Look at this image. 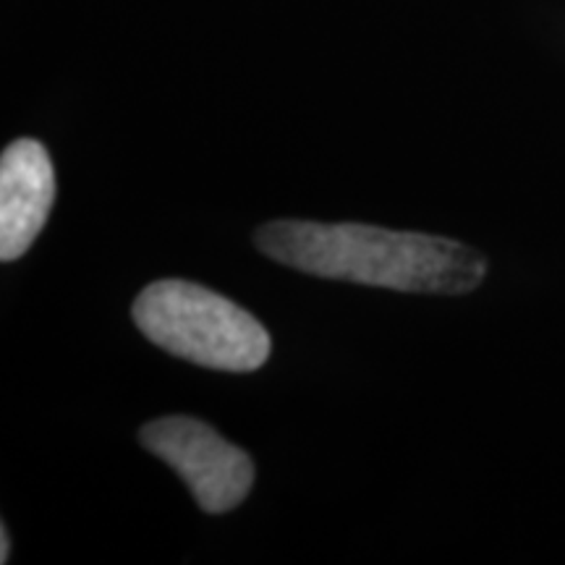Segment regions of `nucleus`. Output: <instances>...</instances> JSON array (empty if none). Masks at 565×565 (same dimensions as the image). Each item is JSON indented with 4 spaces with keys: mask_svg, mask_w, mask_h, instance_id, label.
I'll return each mask as SVG.
<instances>
[{
    "mask_svg": "<svg viewBox=\"0 0 565 565\" xmlns=\"http://www.w3.org/2000/svg\"><path fill=\"white\" fill-rule=\"evenodd\" d=\"M257 249L317 278L404 294H469L487 275L482 254L454 238L362 223L273 221L257 231Z\"/></svg>",
    "mask_w": 565,
    "mask_h": 565,
    "instance_id": "1",
    "label": "nucleus"
},
{
    "mask_svg": "<svg viewBox=\"0 0 565 565\" xmlns=\"http://www.w3.org/2000/svg\"><path fill=\"white\" fill-rule=\"evenodd\" d=\"M131 317L162 351L207 370L254 372L270 356L265 324L200 282L154 280L137 296Z\"/></svg>",
    "mask_w": 565,
    "mask_h": 565,
    "instance_id": "2",
    "label": "nucleus"
},
{
    "mask_svg": "<svg viewBox=\"0 0 565 565\" xmlns=\"http://www.w3.org/2000/svg\"><path fill=\"white\" fill-rule=\"evenodd\" d=\"M139 443L171 466L204 513L233 511L254 484L249 454L192 416H166L145 424Z\"/></svg>",
    "mask_w": 565,
    "mask_h": 565,
    "instance_id": "3",
    "label": "nucleus"
},
{
    "mask_svg": "<svg viewBox=\"0 0 565 565\" xmlns=\"http://www.w3.org/2000/svg\"><path fill=\"white\" fill-rule=\"evenodd\" d=\"M55 202L51 154L38 139L11 141L0 158V259L13 263L45 228Z\"/></svg>",
    "mask_w": 565,
    "mask_h": 565,
    "instance_id": "4",
    "label": "nucleus"
},
{
    "mask_svg": "<svg viewBox=\"0 0 565 565\" xmlns=\"http://www.w3.org/2000/svg\"><path fill=\"white\" fill-rule=\"evenodd\" d=\"M0 542H3V550H0V563H9V532H6V526L0 529Z\"/></svg>",
    "mask_w": 565,
    "mask_h": 565,
    "instance_id": "5",
    "label": "nucleus"
}]
</instances>
